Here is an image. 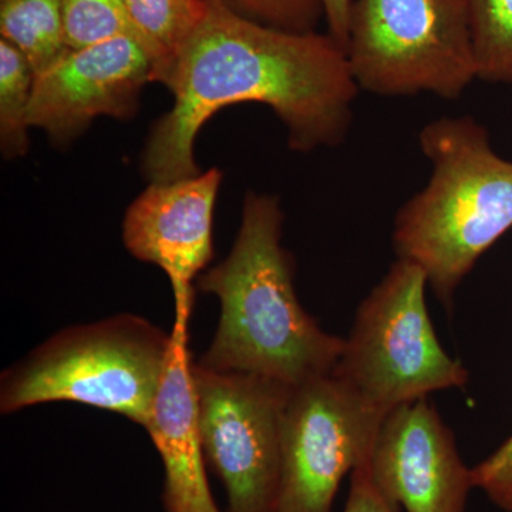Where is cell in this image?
Masks as SVG:
<instances>
[{
  "label": "cell",
  "instance_id": "obj_19",
  "mask_svg": "<svg viewBox=\"0 0 512 512\" xmlns=\"http://www.w3.org/2000/svg\"><path fill=\"white\" fill-rule=\"evenodd\" d=\"M474 488L505 512H512V436L473 467Z\"/></svg>",
  "mask_w": 512,
  "mask_h": 512
},
{
  "label": "cell",
  "instance_id": "obj_14",
  "mask_svg": "<svg viewBox=\"0 0 512 512\" xmlns=\"http://www.w3.org/2000/svg\"><path fill=\"white\" fill-rule=\"evenodd\" d=\"M0 35L22 53L35 77L67 52L62 0H0Z\"/></svg>",
  "mask_w": 512,
  "mask_h": 512
},
{
  "label": "cell",
  "instance_id": "obj_16",
  "mask_svg": "<svg viewBox=\"0 0 512 512\" xmlns=\"http://www.w3.org/2000/svg\"><path fill=\"white\" fill-rule=\"evenodd\" d=\"M478 80L512 84V0H467Z\"/></svg>",
  "mask_w": 512,
  "mask_h": 512
},
{
  "label": "cell",
  "instance_id": "obj_5",
  "mask_svg": "<svg viewBox=\"0 0 512 512\" xmlns=\"http://www.w3.org/2000/svg\"><path fill=\"white\" fill-rule=\"evenodd\" d=\"M423 269L397 258L357 308L332 375L367 406L394 407L447 389H463L466 366L441 346L426 303Z\"/></svg>",
  "mask_w": 512,
  "mask_h": 512
},
{
  "label": "cell",
  "instance_id": "obj_3",
  "mask_svg": "<svg viewBox=\"0 0 512 512\" xmlns=\"http://www.w3.org/2000/svg\"><path fill=\"white\" fill-rule=\"evenodd\" d=\"M431 175L397 211V258L423 269L444 308L478 259L512 228V161L495 153L490 133L471 116L441 117L419 133Z\"/></svg>",
  "mask_w": 512,
  "mask_h": 512
},
{
  "label": "cell",
  "instance_id": "obj_20",
  "mask_svg": "<svg viewBox=\"0 0 512 512\" xmlns=\"http://www.w3.org/2000/svg\"><path fill=\"white\" fill-rule=\"evenodd\" d=\"M363 463L352 473L349 497L343 512H396L377 493Z\"/></svg>",
  "mask_w": 512,
  "mask_h": 512
},
{
  "label": "cell",
  "instance_id": "obj_2",
  "mask_svg": "<svg viewBox=\"0 0 512 512\" xmlns=\"http://www.w3.org/2000/svg\"><path fill=\"white\" fill-rule=\"evenodd\" d=\"M284 221L276 195L247 192L234 247L197 279L198 289L221 303L200 365L293 387L330 375L338 363L345 339L320 328L296 295L295 262L282 245Z\"/></svg>",
  "mask_w": 512,
  "mask_h": 512
},
{
  "label": "cell",
  "instance_id": "obj_4",
  "mask_svg": "<svg viewBox=\"0 0 512 512\" xmlns=\"http://www.w3.org/2000/svg\"><path fill=\"white\" fill-rule=\"evenodd\" d=\"M173 335L131 313L72 326L33 349L0 379V412L73 402L146 424Z\"/></svg>",
  "mask_w": 512,
  "mask_h": 512
},
{
  "label": "cell",
  "instance_id": "obj_21",
  "mask_svg": "<svg viewBox=\"0 0 512 512\" xmlns=\"http://www.w3.org/2000/svg\"><path fill=\"white\" fill-rule=\"evenodd\" d=\"M355 0H320L328 33L343 49L348 43L350 15Z\"/></svg>",
  "mask_w": 512,
  "mask_h": 512
},
{
  "label": "cell",
  "instance_id": "obj_9",
  "mask_svg": "<svg viewBox=\"0 0 512 512\" xmlns=\"http://www.w3.org/2000/svg\"><path fill=\"white\" fill-rule=\"evenodd\" d=\"M365 468L394 511L466 512L473 468L456 437L427 397L394 407L383 417Z\"/></svg>",
  "mask_w": 512,
  "mask_h": 512
},
{
  "label": "cell",
  "instance_id": "obj_15",
  "mask_svg": "<svg viewBox=\"0 0 512 512\" xmlns=\"http://www.w3.org/2000/svg\"><path fill=\"white\" fill-rule=\"evenodd\" d=\"M35 73L16 47L0 40V148L6 160L29 151V111Z\"/></svg>",
  "mask_w": 512,
  "mask_h": 512
},
{
  "label": "cell",
  "instance_id": "obj_12",
  "mask_svg": "<svg viewBox=\"0 0 512 512\" xmlns=\"http://www.w3.org/2000/svg\"><path fill=\"white\" fill-rule=\"evenodd\" d=\"M188 330L174 323L170 359L143 427L163 461L165 512H220L205 468Z\"/></svg>",
  "mask_w": 512,
  "mask_h": 512
},
{
  "label": "cell",
  "instance_id": "obj_7",
  "mask_svg": "<svg viewBox=\"0 0 512 512\" xmlns=\"http://www.w3.org/2000/svg\"><path fill=\"white\" fill-rule=\"evenodd\" d=\"M205 461L220 477L228 512H276L282 421L292 386L192 363Z\"/></svg>",
  "mask_w": 512,
  "mask_h": 512
},
{
  "label": "cell",
  "instance_id": "obj_1",
  "mask_svg": "<svg viewBox=\"0 0 512 512\" xmlns=\"http://www.w3.org/2000/svg\"><path fill=\"white\" fill-rule=\"evenodd\" d=\"M174 104L154 124L141 157L151 183L200 174L195 138L214 114L239 103L271 107L298 153L339 147L349 136L357 89L345 49L329 33L256 22L207 0L200 26L165 83Z\"/></svg>",
  "mask_w": 512,
  "mask_h": 512
},
{
  "label": "cell",
  "instance_id": "obj_18",
  "mask_svg": "<svg viewBox=\"0 0 512 512\" xmlns=\"http://www.w3.org/2000/svg\"><path fill=\"white\" fill-rule=\"evenodd\" d=\"M229 8L256 22L291 30L315 32L323 9L320 0H224Z\"/></svg>",
  "mask_w": 512,
  "mask_h": 512
},
{
  "label": "cell",
  "instance_id": "obj_13",
  "mask_svg": "<svg viewBox=\"0 0 512 512\" xmlns=\"http://www.w3.org/2000/svg\"><path fill=\"white\" fill-rule=\"evenodd\" d=\"M138 43L150 57L153 82L167 83L181 49L200 26L207 0H123Z\"/></svg>",
  "mask_w": 512,
  "mask_h": 512
},
{
  "label": "cell",
  "instance_id": "obj_11",
  "mask_svg": "<svg viewBox=\"0 0 512 512\" xmlns=\"http://www.w3.org/2000/svg\"><path fill=\"white\" fill-rule=\"evenodd\" d=\"M221 181V171L211 168L184 180L151 183L124 217V247L170 279L175 325L190 326L194 282L214 258L212 225Z\"/></svg>",
  "mask_w": 512,
  "mask_h": 512
},
{
  "label": "cell",
  "instance_id": "obj_6",
  "mask_svg": "<svg viewBox=\"0 0 512 512\" xmlns=\"http://www.w3.org/2000/svg\"><path fill=\"white\" fill-rule=\"evenodd\" d=\"M359 92L457 100L477 77L467 0H355L346 43Z\"/></svg>",
  "mask_w": 512,
  "mask_h": 512
},
{
  "label": "cell",
  "instance_id": "obj_17",
  "mask_svg": "<svg viewBox=\"0 0 512 512\" xmlns=\"http://www.w3.org/2000/svg\"><path fill=\"white\" fill-rule=\"evenodd\" d=\"M62 9L64 36L70 50L120 36L137 39L123 0H62Z\"/></svg>",
  "mask_w": 512,
  "mask_h": 512
},
{
  "label": "cell",
  "instance_id": "obj_10",
  "mask_svg": "<svg viewBox=\"0 0 512 512\" xmlns=\"http://www.w3.org/2000/svg\"><path fill=\"white\" fill-rule=\"evenodd\" d=\"M150 82V57L133 36L69 49L35 77L30 128L45 131L57 147L69 146L97 117H133Z\"/></svg>",
  "mask_w": 512,
  "mask_h": 512
},
{
  "label": "cell",
  "instance_id": "obj_8",
  "mask_svg": "<svg viewBox=\"0 0 512 512\" xmlns=\"http://www.w3.org/2000/svg\"><path fill=\"white\" fill-rule=\"evenodd\" d=\"M384 416L332 373L293 386L276 512H332L343 478L369 457Z\"/></svg>",
  "mask_w": 512,
  "mask_h": 512
}]
</instances>
